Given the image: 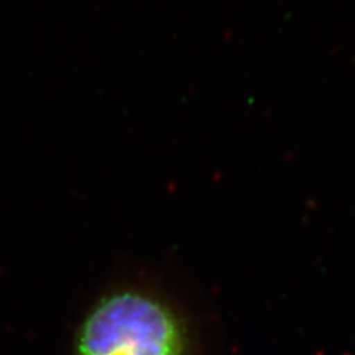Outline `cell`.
<instances>
[{"instance_id": "obj_1", "label": "cell", "mask_w": 355, "mask_h": 355, "mask_svg": "<svg viewBox=\"0 0 355 355\" xmlns=\"http://www.w3.org/2000/svg\"><path fill=\"white\" fill-rule=\"evenodd\" d=\"M184 321L160 299L120 292L101 299L76 336L74 355H187Z\"/></svg>"}]
</instances>
